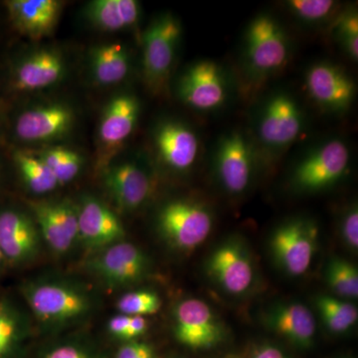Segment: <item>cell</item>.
<instances>
[{
	"mask_svg": "<svg viewBox=\"0 0 358 358\" xmlns=\"http://www.w3.org/2000/svg\"><path fill=\"white\" fill-rule=\"evenodd\" d=\"M6 6L14 26L26 36L38 40L55 29L63 3L57 0H13Z\"/></svg>",
	"mask_w": 358,
	"mask_h": 358,
	"instance_id": "44dd1931",
	"label": "cell"
},
{
	"mask_svg": "<svg viewBox=\"0 0 358 358\" xmlns=\"http://www.w3.org/2000/svg\"><path fill=\"white\" fill-rule=\"evenodd\" d=\"M131 317L127 315H120L113 317L112 319L108 322V331L109 333L114 336L115 338L124 339V334H126L127 329L131 322Z\"/></svg>",
	"mask_w": 358,
	"mask_h": 358,
	"instance_id": "8d00e7d4",
	"label": "cell"
},
{
	"mask_svg": "<svg viewBox=\"0 0 358 358\" xmlns=\"http://www.w3.org/2000/svg\"><path fill=\"white\" fill-rule=\"evenodd\" d=\"M216 173L223 187L239 194L248 187L253 173V155L248 141L238 131L224 136L215 155Z\"/></svg>",
	"mask_w": 358,
	"mask_h": 358,
	"instance_id": "9a60e30c",
	"label": "cell"
},
{
	"mask_svg": "<svg viewBox=\"0 0 358 358\" xmlns=\"http://www.w3.org/2000/svg\"><path fill=\"white\" fill-rule=\"evenodd\" d=\"M305 85L313 102L331 112L348 110L357 93L352 78L331 63L313 65L306 74Z\"/></svg>",
	"mask_w": 358,
	"mask_h": 358,
	"instance_id": "7c38bea8",
	"label": "cell"
},
{
	"mask_svg": "<svg viewBox=\"0 0 358 358\" xmlns=\"http://www.w3.org/2000/svg\"><path fill=\"white\" fill-rule=\"evenodd\" d=\"M162 307V300L155 292L148 289L129 292L117 301L120 313L129 317H145L157 313Z\"/></svg>",
	"mask_w": 358,
	"mask_h": 358,
	"instance_id": "4dcf8cb0",
	"label": "cell"
},
{
	"mask_svg": "<svg viewBox=\"0 0 358 358\" xmlns=\"http://www.w3.org/2000/svg\"><path fill=\"white\" fill-rule=\"evenodd\" d=\"M150 261L143 250L129 242L106 247L88 263V270L112 288L131 286L148 274Z\"/></svg>",
	"mask_w": 358,
	"mask_h": 358,
	"instance_id": "52a82bcc",
	"label": "cell"
},
{
	"mask_svg": "<svg viewBox=\"0 0 358 358\" xmlns=\"http://www.w3.org/2000/svg\"><path fill=\"white\" fill-rule=\"evenodd\" d=\"M31 208L42 236L58 255L67 253L79 239L77 206L68 200L32 202Z\"/></svg>",
	"mask_w": 358,
	"mask_h": 358,
	"instance_id": "4fadbf2b",
	"label": "cell"
},
{
	"mask_svg": "<svg viewBox=\"0 0 358 358\" xmlns=\"http://www.w3.org/2000/svg\"><path fill=\"white\" fill-rule=\"evenodd\" d=\"M15 162L23 180L32 192L43 194L59 185L57 178L38 155L26 152L15 154Z\"/></svg>",
	"mask_w": 358,
	"mask_h": 358,
	"instance_id": "484cf974",
	"label": "cell"
},
{
	"mask_svg": "<svg viewBox=\"0 0 358 358\" xmlns=\"http://www.w3.org/2000/svg\"><path fill=\"white\" fill-rule=\"evenodd\" d=\"M206 268L212 280L228 294H244L253 282L251 256L238 240H228L214 249Z\"/></svg>",
	"mask_w": 358,
	"mask_h": 358,
	"instance_id": "30bf717a",
	"label": "cell"
},
{
	"mask_svg": "<svg viewBox=\"0 0 358 358\" xmlns=\"http://www.w3.org/2000/svg\"><path fill=\"white\" fill-rule=\"evenodd\" d=\"M326 278L329 286L338 296L357 298L358 271L353 264L338 257L331 259L327 267Z\"/></svg>",
	"mask_w": 358,
	"mask_h": 358,
	"instance_id": "f1b7e54d",
	"label": "cell"
},
{
	"mask_svg": "<svg viewBox=\"0 0 358 358\" xmlns=\"http://www.w3.org/2000/svg\"><path fill=\"white\" fill-rule=\"evenodd\" d=\"M106 189L122 210H134L148 199L152 190L147 173L133 162L110 166L103 178Z\"/></svg>",
	"mask_w": 358,
	"mask_h": 358,
	"instance_id": "ffe728a7",
	"label": "cell"
},
{
	"mask_svg": "<svg viewBox=\"0 0 358 358\" xmlns=\"http://www.w3.org/2000/svg\"><path fill=\"white\" fill-rule=\"evenodd\" d=\"M3 254H2L1 250H0V265H1L2 260H3Z\"/></svg>",
	"mask_w": 358,
	"mask_h": 358,
	"instance_id": "60d3db41",
	"label": "cell"
},
{
	"mask_svg": "<svg viewBox=\"0 0 358 358\" xmlns=\"http://www.w3.org/2000/svg\"><path fill=\"white\" fill-rule=\"evenodd\" d=\"M141 358H157V355H155V350H152V352L147 353L145 357Z\"/></svg>",
	"mask_w": 358,
	"mask_h": 358,
	"instance_id": "ab89813d",
	"label": "cell"
},
{
	"mask_svg": "<svg viewBox=\"0 0 358 358\" xmlns=\"http://www.w3.org/2000/svg\"><path fill=\"white\" fill-rule=\"evenodd\" d=\"M148 322L145 317H131V322L126 334L124 336V341H131L140 338L148 331Z\"/></svg>",
	"mask_w": 358,
	"mask_h": 358,
	"instance_id": "74e56055",
	"label": "cell"
},
{
	"mask_svg": "<svg viewBox=\"0 0 358 358\" xmlns=\"http://www.w3.org/2000/svg\"><path fill=\"white\" fill-rule=\"evenodd\" d=\"M62 56L57 51L40 49L23 59L14 71V85L20 91H34L57 83L64 73Z\"/></svg>",
	"mask_w": 358,
	"mask_h": 358,
	"instance_id": "7402d4cb",
	"label": "cell"
},
{
	"mask_svg": "<svg viewBox=\"0 0 358 358\" xmlns=\"http://www.w3.org/2000/svg\"><path fill=\"white\" fill-rule=\"evenodd\" d=\"M140 3L136 0H94L87 4L85 15L98 29L115 32L138 22Z\"/></svg>",
	"mask_w": 358,
	"mask_h": 358,
	"instance_id": "cb8c5ba5",
	"label": "cell"
},
{
	"mask_svg": "<svg viewBox=\"0 0 358 358\" xmlns=\"http://www.w3.org/2000/svg\"><path fill=\"white\" fill-rule=\"evenodd\" d=\"M152 350L154 348L148 343L131 341L120 348L115 358H141Z\"/></svg>",
	"mask_w": 358,
	"mask_h": 358,
	"instance_id": "d590c367",
	"label": "cell"
},
{
	"mask_svg": "<svg viewBox=\"0 0 358 358\" xmlns=\"http://www.w3.org/2000/svg\"><path fill=\"white\" fill-rule=\"evenodd\" d=\"M26 324L20 313L0 301V358H7L22 338Z\"/></svg>",
	"mask_w": 358,
	"mask_h": 358,
	"instance_id": "f546056e",
	"label": "cell"
},
{
	"mask_svg": "<svg viewBox=\"0 0 358 358\" xmlns=\"http://www.w3.org/2000/svg\"><path fill=\"white\" fill-rule=\"evenodd\" d=\"M341 236L343 241L352 250L358 248V210L352 206L346 212L341 221Z\"/></svg>",
	"mask_w": 358,
	"mask_h": 358,
	"instance_id": "836d02e7",
	"label": "cell"
},
{
	"mask_svg": "<svg viewBox=\"0 0 358 358\" xmlns=\"http://www.w3.org/2000/svg\"><path fill=\"white\" fill-rule=\"evenodd\" d=\"M78 210L79 238L90 248L103 249L124 241V225L119 217L100 200L87 197Z\"/></svg>",
	"mask_w": 358,
	"mask_h": 358,
	"instance_id": "e0dca14e",
	"label": "cell"
},
{
	"mask_svg": "<svg viewBox=\"0 0 358 358\" xmlns=\"http://www.w3.org/2000/svg\"><path fill=\"white\" fill-rule=\"evenodd\" d=\"M37 155L51 169L59 185L70 182L76 178L83 164L81 155L67 148H47Z\"/></svg>",
	"mask_w": 358,
	"mask_h": 358,
	"instance_id": "83f0119b",
	"label": "cell"
},
{
	"mask_svg": "<svg viewBox=\"0 0 358 358\" xmlns=\"http://www.w3.org/2000/svg\"><path fill=\"white\" fill-rule=\"evenodd\" d=\"M350 148L338 138L322 143L294 169V185L301 192H315L338 182L350 166Z\"/></svg>",
	"mask_w": 358,
	"mask_h": 358,
	"instance_id": "8992f818",
	"label": "cell"
},
{
	"mask_svg": "<svg viewBox=\"0 0 358 358\" xmlns=\"http://www.w3.org/2000/svg\"><path fill=\"white\" fill-rule=\"evenodd\" d=\"M174 336L181 345L194 350H209L224 338V327L205 301L186 299L174 308Z\"/></svg>",
	"mask_w": 358,
	"mask_h": 358,
	"instance_id": "ba28073f",
	"label": "cell"
},
{
	"mask_svg": "<svg viewBox=\"0 0 358 358\" xmlns=\"http://www.w3.org/2000/svg\"><path fill=\"white\" fill-rule=\"evenodd\" d=\"M303 124V114L296 101L287 94H275L264 106L258 134L268 147L282 148L298 138Z\"/></svg>",
	"mask_w": 358,
	"mask_h": 358,
	"instance_id": "8fae6325",
	"label": "cell"
},
{
	"mask_svg": "<svg viewBox=\"0 0 358 358\" xmlns=\"http://www.w3.org/2000/svg\"><path fill=\"white\" fill-rule=\"evenodd\" d=\"M289 53L288 36L274 17L260 14L251 21L245 34V58L254 75L267 77L281 70Z\"/></svg>",
	"mask_w": 358,
	"mask_h": 358,
	"instance_id": "277c9868",
	"label": "cell"
},
{
	"mask_svg": "<svg viewBox=\"0 0 358 358\" xmlns=\"http://www.w3.org/2000/svg\"><path fill=\"white\" fill-rule=\"evenodd\" d=\"M286 6L299 20L317 23L329 17L336 4L331 0H289Z\"/></svg>",
	"mask_w": 358,
	"mask_h": 358,
	"instance_id": "1f68e13d",
	"label": "cell"
},
{
	"mask_svg": "<svg viewBox=\"0 0 358 358\" xmlns=\"http://www.w3.org/2000/svg\"><path fill=\"white\" fill-rule=\"evenodd\" d=\"M43 358H96L88 348L77 343L54 346L45 352Z\"/></svg>",
	"mask_w": 358,
	"mask_h": 358,
	"instance_id": "e575fe53",
	"label": "cell"
},
{
	"mask_svg": "<svg viewBox=\"0 0 358 358\" xmlns=\"http://www.w3.org/2000/svg\"><path fill=\"white\" fill-rule=\"evenodd\" d=\"M230 358H238V357H230Z\"/></svg>",
	"mask_w": 358,
	"mask_h": 358,
	"instance_id": "b9f144b4",
	"label": "cell"
},
{
	"mask_svg": "<svg viewBox=\"0 0 358 358\" xmlns=\"http://www.w3.org/2000/svg\"><path fill=\"white\" fill-rule=\"evenodd\" d=\"M74 113L69 106L54 103L21 113L15 122V134L21 141L43 143L61 138L70 131Z\"/></svg>",
	"mask_w": 358,
	"mask_h": 358,
	"instance_id": "2e32d148",
	"label": "cell"
},
{
	"mask_svg": "<svg viewBox=\"0 0 358 358\" xmlns=\"http://www.w3.org/2000/svg\"><path fill=\"white\" fill-rule=\"evenodd\" d=\"M251 358H288V357L275 346L262 345L253 348Z\"/></svg>",
	"mask_w": 358,
	"mask_h": 358,
	"instance_id": "f35d334b",
	"label": "cell"
},
{
	"mask_svg": "<svg viewBox=\"0 0 358 358\" xmlns=\"http://www.w3.org/2000/svg\"><path fill=\"white\" fill-rule=\"evenodd\" d=\"M315 303L320 317L331 333H348L357 322V308L348 301L331 296H320Z\"/></svg>",
	"mask_w": 358,
	"mask_h": 358,
	"instance_id": "4316f807",
	"label": "cell"
},
{
	"mask_svg": "<svg viewBox=\"0 0 358 358\" xmlns=\"http://www.w3.org/2000/svg\"><path fill=\"white\" fill-rule=\"evenodd\" d=\"M140 110V101L129 94L115 96L106 106L99 126L101 162L103 166L133 133Z\"/></svg>",
	"mask_w": 358,
	"mask_h": 358,
	"instance_id": "5bb4252c",
	"label": "cell"
},
{
	"mask_svg": "<svg viewBox=\"0 0 358 358\" xmlns=\"http://www.w3.org/2000/svg\"><path fill=\"white\" fill-rule=\"evenodd\" d=\"M39 229L31 217L20 211L0 213V250L15 264L33 260L39 252Z\"/></svg>",
	"mask_w": 358,
	"mask_h": 358,
	"instance_id": "ac0fdd59",
	"label": "cell"
},
{
	"mask_svg": "<svg viewBox=\"0 0 358 358\" xmlns=\"http://www.w3.org/2000/svg\"><path fill=\"white\" fill-rule=\"evenodd\" d=\"M336 34L343 49L353 61L358 59V16L357 11H348L338 18Z\"/></svg>",
	"mask_w": 358,
	"mask_h": 358,
	"instance_id": "d6a6232c",
	"label": "cell"
},
{
	"mask_svg": "<svg viewBox=\"0 0 358 358\" xmlns=\"http://www.w3.org/2000/svg\"><path fill=\"white\" fill-rule=\"evenodd\" d=\"M155 143L160 159L176 171H188L199 157V138L182 122H162L155 131Z\"/></svg>",
	"mask_w": 358,
	"mask_h": 358,
	"instance_id": "d6986e66",
	"label": "cell"
},
{
	"mask_svg": "<svg viewBox=\"0 0 358 358\" xmlns=\"http://www.w3.org/2000/svg\"><path fill=\"white\" fill-rule=\"evenodd\" d=\"M129 70V56L119 42L100 45L91 52V71L96 83L110 86L122 81Z\"/></svg>",
	"mask_w": 358,
	"mask_h": 358,
	"instance_id": "d4e9b609",
	"label": "cell"
},
{
	"mask_svg": "<svg viewBox=\"0 0 358 358\" xmlns=\"http://www.w3.org/2000/svg\"><path fill=\"white\" fill-rule=\"evenodd\" d=\"M35 319L46 327H59L83 320L95 308L89 289L67 280H37L23 288Z\"/></svg>",
	"mask_w": 358,
	"mask_h": 358,
	"instance_id": "6da1fadb",
	"label": "cell"
},
{
	"mask_svg": "<svg viewBox=\"0 0 358 358\" xmlns=\"http://www.w3.org/2000/svg\"><path fill=\"white\" fill-rule=\"evenodd\" d=\"M182 28L178 18L167 13L148 25L143 34V71L150 88H164L176 59Z\"/></svg>",
	"mask_w": 358,
	"mask_h": 358,
	"instance_id": "3957f363",
	"label": "cell"
},
{
	"mask_svg": "<svg viewBox=\"0 0 358 358\" xmlns=\"http://www.w3.org/2000/svg\"><path fill=\"white\" fill-rule=\"evenodd\" d=\"M157 224L167 243L179 251L190 252L206 241L213 227V217L203 204L178 199L162 207Z\"/></svg>",
	"mask_w": 358,
	"mask_h": 358,
	"instance_id": "7a4b0ae2",
	"label": "cell"
},
{
	"mask_svg": "<svg viewBox=\"0 0 358 358\" xmlns=\"http://www.w3.org/2000/svg\"><path fill=\"white\" fill-rule=\"evenodd\" d=\"M178 95L193 110L209 112L222 107L228 96L222 68L211 60L193 63L179 80Z\"/></svg>",
	"mask_w": 358,
	"mask_h": 358,
	"instance_id": "9c48e42d",
	"label": "cell"
},
{
	"mask_svg": "<svg viewBox=\"0 0 358 358\" xmlns=\"http://www.w3.org/2000/svg\"><path fill=\"white\" fill-rule=\"evenodd\" d=\"M267 324L279 336L300 348L313 345L315 320L312 312L301 303H285L268 312Z\"/></svg>",
	"mask_w": 358,
	"mask_h": 358,
	"instance_id": "603a6c76",
	"label": "cell"
},
{
	"mask_svg": "<svg viewBox=\"0 0 358 358\" xmlns=\"http://www.w3.org/2000/svg\"><path fill=\"white\" fill-rule=\"evenodd\" d=\"M319 245V231L315 224L294 219L282 224L270 240L275 263L289 275L299 277L310 268Z\"/></svg>",
	"mask_w": 358,
	"mask_h": 358,
	"instance_id": "5b68a950",
	"label": "cell"
}]
</instances>
